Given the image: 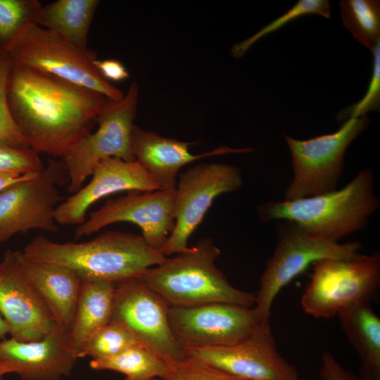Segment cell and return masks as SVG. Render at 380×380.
Wrapping results in <instances>:
<instances>
[{"label":"cell","instance_id":"ab89813d","mask_svg":"<svg viewBox=\"0 0 380 380\" xmlns=\"http://www.w3.org/2000/svg\"><path fill=\"white\" fill-rule=\"evenodd\" d=\"M299 380H305V379H300Z\"/></svg>","mask_w":380,"mask_h":380},{"label":"cell","instance_id":"1f68e13d","mask_svg":"<svg viewBox=\"0 0 380 380\" xmlns=\"http://www.w3.org/2000/svg\"><path fill=\"white\" fill-rule=\"evenodd\" d=\"M44 165L32 148H18L0 139V171L40 172Z\"/></svg>","mask_w":380,"mask_h":380},{"label":"cell","instance_id":"4316f807","mask_svg":"<svg viewBox=\"0 0 380 380\" xmlns=\"http://www.w3.org/2000/svg\"><path fill=\"white\" fill-rule=\"evenodd\" d=\"M42 8L37 0H0V50L25 26L37 25Z\"/></svg>","mask_w":380,"mask_h":380},{"label":"cell","instance_id":"3957f363","mask_svg":"<svg viewBox=\"0 0 380 380\" xmlns=\"http://www.w3.org/2000/svg\"><path fill=\"white\" fill-rule=\"evenodd\" d=\"M379 205L373 172L365 168L341 189L296 200L269 201L258 205L256 213L261 222H291L311 235L339 242L365 229Z\"/></svg>","mask_w":380,"mask_h":380},{"label":"cell","instance_id":"5bb4252c","mask_svg":"<svg viewBox=\"0 0 380 380\" xmlns=\"http://www.w3.org/2000/svg\"><path fill=\"white\" fill-rule=\"evenodd\" d=\"M175 189L128 191L125 196L108 199L89 213L88 219L76 228L74 239L89 236L114 223L127 222L139 226L146 243L161 252L175 226Z\"/></svg>","mask_w":380,"mask_h":380},{"label":"cell","instance_id":"4dcf8cb0","mask_svg":"<svg viewBox=\"0 0 380 380\" xmlns=\"http://www.w3.org/2000/svg\"><path fill=\"white\" fill-rule=\"evenodd\" d=\"M163 380H244L186 357L170 360Z\"/></svg>","mask_w":380,"mask_h":380},{"label":"cell","instance_id":"ac0fdd59","mask_svg":"<svg viewBox=\"0 0 380 380\" xmlns=\"http://www.w3.org/2000/svg\"><path fill=\"white\" fill-rule=\"evenodd\" d=\"M160 189L147 172L137 161L109 158L94 168L90 181L60 203L55 220L62 225H80L87 212L96 201L120 191H152Z\"/></svg>","mask_w":380,"mask_h":380},{"label":"cell","instance_id":"d6986e66","mask_svg":"<svg viewBox=\"0 0 380 380\" xmlns=\"http://www.w3.org/2000/svg\"><path fill=\"white\" fill-rule=\"evenodd\" d=\"M195 142H185L144 130L134 125L132 135V153L137 161L158 184L160 189H176L180 169L205 157L231 153H246L251 148L220 146L200 154H193L189 147Z\"/></svg>","mask_w":380,"mask_h":380},{"label":"cell","instance_id":"d6a6232c","mask_svg":"<svg viewBox=\"0 0 380 380\" xmlns=\"http://www.w3.org/2000/svg\"><path fill=\"white\" fill-rule=\"evenodd\" d=\"M319 374L321 380H362L359 375L341 365L329 352L322 355Z\"/></svg>","mask_w":380,"mask_h":380},{"label":"cell","instance_id":"9a60e30c","mask_svg":"<svg viewBox=\"0 0 380 380\" xmlns=\"http://www.w3.org/2000/svg\"><path fill=\"white\" fill-rule=\"evenodd\" d=\"M185 357L244 380H299L297 368L279 352L270 321L228 346L186 348Z\"/></svg>","mask_w":380,"mask_h":380},{"label":"cell","instance_id":"ffe728a7","mask_svg":"<svg viewBox=\"0 0 380 380\" xmlns=\"http://www.w3.org/2000/svg\"><path fill=\"white\" fill-rule=\"evenodd\" d=\"M19 265L57 323L70 331L82 279L72 270L55 263L37 261L15 251Z\"/></svg>","mask_w":380,"mask_h":380},{"label":"cell","instance_id":"d590c367","mask_svg":"<svg viewBox=\"0 0 380 380\" xmlns=\"http://www.w3.org/2000/svg\"><path fill=\"white\" fill-rule=\"evenodd\" d=\"M9 334L8 326L2 317L0 315V341L6 338V336Z\"/></svg>","mask_w":380,"mask_h":380},{"label":"cell","instance_id":"7c38bea8","mask_svg":"<svg viewBox=\"0 0 380 380\" xmlns=\"http://www.w3.org/2000/svg\"><path fill=\"white\" fill-rule=\"evenodd\" d=\"M170 306L139 277L115 284L111 320L165 360L185 357L169 319Z\"/></svg>","mask_w":380,"mask_h":380},{"label":"cell","instance_id":"2e32d148","mask_svg":"<svg viewBox=\"0 0 380 380\" xmlns=\"http://www.w3.org/2000/svg\"><path fill=\"white\" fill-rule=\"evenodd\" d=\"M0 267V315L10 336L24 342L44 338L58 324L22 271L15 251H6Z\"/></svg>","mask_w":380,"mask_h":380},{"label":"cell","instance_id":"30bf717a","mask_svg":"<svg viewBox=\"0 0 380 380\" xmlns=\"http://www.w3.org/2000/svg\"><path fill=\"white\" fill-rule=\"evenodd\" d=\"M63 160L50 158L34 178L0 193V245L18 233L32 229L57 232L55 210L63 201L58 186L68 184Z\"/></svg>","mask_w":380,"mask_h":380},{"label":"cell","instance_id":"d4e9b609","mask_svg":"<svg viewBox=\"0 0 380 380\" xmlns=\"http://www.w3.org/2000/svg\"><path fill=\"white\" fill-rule=\"evenodd\" d=\"M339 7L343 25L360 44L373 51L380 42V1L341 0Z\"/></svg>","mask_w":380,"mask_h":380},{"label":"cell","instance_id":"74e56055","mask_svg":"<svg viewBox=\"0 0 380 380\" xmlns=\"http://www.w3.org/2000/svg\"><path fill=\"white\" fill-rule=\"evenodd\" d=\"M152 380H163V379H159V378H156V379H152Z\"/></svg>","mask_w":380,"mask_h":380},{"label":"cell","instance_id":"e0dca14e","mask_svg":"<svg viewBox=\"0 0 380 380\" xmlns=\"http://www.w3.org/2000/svg\"><path fill=\"white\" fill-rule=\"evenodd\" d=\"M77 359L69 330L60 324L37 341H0V364L23 380H61Z\"/></svg>","mask_w":380,"mask_h":380},{"label":"cell","instance_id":"603a6c76","mask_svg":"<svg viewBox=\"0 0 380 380\" xmlns=\"http://www.w3.org/2000/svg\"><path fill=\"white\" fill-rule=\"evenodd\" d=\"M98 0H58L42 6L37 25L87 49L89 29L99 4Z\"/></svg>","mask_w":380,"mask_h":380},{"label":"cell","instance_id":"5b68a950","mask_svg":"<svg viewBox=\"0 0 380 380\" xmlns=\"http://www.w3.org/2000/svg\"><path fill=\"white\" fill-rule=\"evenodd\" d=\"M2 51L13 65L80 85L110 101L125 96L98 71L95 51L81 49L38 25L25 26Z\"/></svg>","mask_w":380,"mask_h":380},{"label":"cell","instance_id":"b9f144b4","mask_svg":"<svg viewBox=\"0 0 380 380\" xmlns=\"http://www.w3.org/2000/svg\"><path fill=\"white\" fill-rule=\"evenodd\" d=\"M124 380H127V379H125Z\"/></svg>","mask_w":380,"mask_h":380},{"label":"cell","instance_id":"484cf974","mask_svg":"<svg viewBox=\"0 0 380 380\" xmlns=\"http://www.w3.org/2000/svg\"><path fill=\"white\" fill-rule=\"evenodd\" d=\"M137 343H141L127 328L110 321L87 340L78 352L77 357H108Z\"/></svg>","mask_w":380,"mask_h":380},{"label":"cell","instance_id":"e575fe53","mask_svg":"<svg viewBox=\"0 0 380 380\" xmlns=\"http://www.w3.org/2000/svg\"><path fill=\"white\" fill-rule=\"evenodd\" d=\"M39 173L0 171V193L18 182L34 178Z\"/></svg>","mask_w":380,"mask_h":380},{"label":"cell","instance_id":"f35d334b","mask_svg":"<svg viewBox=\"0 0 380 380\" xmlns=\"http://www.w3.org/2000/svg\"><path fill=\"white\" fill-rule=\"evenodd\" d=\"M0 380H4V376H0Z\"/></svg>","mask_w":380,"mask_h":380},{"label":"cell","instance_id":"60d3db41","mask_svg":"<svg viewBox=\"0 0 380 380\" xmlns=\"http://www.w3.org/2000/svg\"><path fill=\"white\" fill-rule=\"evenodd\" d=\"M0 271H1V267H0Z\"/></svg>","mask_w":380,"mask_h":380},{"label":"cell","instance_id":"8992f818","mask_svg":"<svg viewBox=\"0 0 380 380\" xmlns=\"http://www.w3.org/2000/svg\"><path fill=\"white\" fill-rule=\"evenodd\" d=\"M312 265L300 301L309 315L331 318L348 308L372 304L376 299L380 289L379 251L350 258H324Z\"/></svg>","mask_w":380,"mask_h":380},{"label":"cell","instance_id":"7a4b0ae2","mask_svg":"<svg viewBox=\"0 0 380 380\" xmlns=\"http://www.w3.org/2000/svg\"><path fill=\"white\" fill-rule=\"evenodd\" d=\"M22 252L37 261L65 266L81 279L115 284L140 277L167 258L149 246L141 235L120 231H106L80 243L56 242L37 235Z\"/></svg>","mask_w":380,"mask_h":380},{"label":"cell","instance_id":"44dd1931","mask_svg":"<svg viewBox=\"0 0 380 380\" xmlns=\"http://www.w3.org/2000/svg\"><path fill=\"white\" fill-rule=\"evenodd\" d=\"M360 360L362 380H380V318L372 304L351 306L336 315Z\"/></svg>","mask_w":380,"mask_h":380},{"label":"cell","instance_id":"8fae6325","mask_svg":"<svg viewBox=\"0 0 380 380\" xmlns=\"http://www.w3.org/2000/svg\"><path fill=\"white\" fill-rule=\"evenodd\" d=\"M241 170L218 163L198 164L177 178L175 199V226L162 250L166 257L189 249L188 241L219 196L239 190Z\"/></svg>","mask_w":380,"mask_h":380},{"label":"cell","instance_id":"7402d4cb","mask_svg":"<svg viewBox=\"0 0 380 380\" xmlns=\"http://www.w3.org/2000/svg\"><path fill=\"white\" fill-rule=\"evenodd\" d=\"M115 284L82 279L75 316L70 329L72 344L78 352L87 340L111 320Z\"/></svg>","mask_w":380,"mask_h":380},{"label":"cell","instance_id":"cb8c5ba5","mask_svg":"<svg viewBox=\"0 0 380 380\" xmlns=\"http://www.w3.org/2000/svg\"><path fill=\"white\" fill-rule=\"evenodd\" d=\"M89 365L96 370L120 372L127 380L163 379L167 372L166 360L141 343L111 357L91 359Z\"/></svg>","mask_w":380,"mask_h":380},{"label":"cell","instance_id":"836d02e7","mask_svg":"<svg viewBox=\"0 0 380 380\" xmlns=\"http://www.w3.org/2000/svg\"><path fill=\"white\" fill-rule=\"evenodd\" d=\"M94 64L100 74L108 82H119L129 77L124 65L116 59L95 60Z\"/></svg>","mask_w":380,"mask_h":380},{"label":"cell","instance_id":"83f0119b","mask_svg":"<svg viewBox=\"0 0 380 380\" xmlns=\"http://www.w3.org/2000/svg\"><path fill=\"white\" fill-rule=\"evenodd\" d=\"M316 14L331 18V6L328 0H299L288 11L276 18L244 41L235 44L231 53L235 58L242 57L250 47L267 34L280 29L284 25L303 15Z\"/></svg>","mask_w":380,"mask_h":380},{"label":"cell","instance_id":"ba28073f","mask_svg":"<svg viewBox=\"0 0 380 380\" xmlns=\"http://www.w3.org/2000/svg\"><path fill=\"white\" fill-rule=\"evenodd\" d=\"M369 122L367 115L350 118L335 132L305 140L284 134L293 168V179L284 192L285 199L315 196L337 189L346 151Z\"/></svg>","mask_w":380,"mask_h":380},{"label":"cell","instance_id":"f1b7e54d","mask_svg":"<svg viewBox=\"0 0 380 380\" xmlns=\"http://www.w3.org/2000/svg\"><path fill=\"white\" fill-rule=\"evenodd\" d=\"M11 67V61L0 50V139L15 148H29L30 147L16 125L8 104L7 82Z\"/></svg>","mask_w":380,"mask_h":380},{"label":"cell","instance_id":"8d00e7d4","mask_svg":"<svg viewBox=\"0 0 380 380\" xmlns=\"http://www.w3.org/2000/svg\"><path fill=\"white\" fill-rule=\"evenodd\" d=\"M8 373H9L8 370L5 367H4L3 365L0 364V376H4L5 374H8Z\"/></svg>","mask_w":380,"mask_h":380},{"label":"cell","instance_id":"52a82bcc","mask_svg":"<svg viewBox=\"0 0 380 380\" xmlns=\"http://www.w3.org/2000/svg\"><path fill=\"white\" fill-rule=\"evenodd\" d=\"M275 229V248L266 262L255 294L253 308L260 322L270 321L272 304L279 291L310 265L324 258H353L362 246L357 241L341 243L311 235L289 221Z\"/></svg>","mask_w":380,"mask_h":380},{"label":"cell","instance_id":"277c9868","mask_svg":"<svg viewBox=\"0 0 380 380\" xmlns=\"http://www.w3.org/2000/svg\"><path fill=\"white\" fill-rule=\"evenodd\" d=\"M221 251L210 239H201L139 277L170 307L224 303L253 307L255 294L233 286L216 267Z\"/></svg>","mask_w":380,"mask_h":380},{"label":"cell","instance_id":"6da1fadb","mask_svg":"<svg viewBox=\"0 0 380 380\" xmlns=\"http://www.w3.org/2000/svg\"><path fill=\"white\" fill-rule=\"evenodd\" d=\"M108 100L96 91L11 63L8 107L27 143L39 154L61 158L91 132Z\"/></svg>","mask_w":380,"mask_h":380},{"label":"cell","instance_id":"f546056e","mask_svg":"<svg viewBox=\"0 0 380 380\" xmlns=\"http://www.w3.org/2000/svg\"><path fill=\"white\" fill-rule=\"evenodd\" d=\"M373 52V68L367 93L357 103L341 110L336 120L343 123L353 118L365 115L369 111H379L380 108V42Z\"/></svg>","mask_w":380,"mask_h":380},{"label":"cell","instance_id":"9c48e42d","mask_svg":"<svg viewBox=\"0 0 380 380\" xmlns=\"http://www.w3.org/2000/svg\"><path fill=\"white\" fill-rule=\"evenodd\" d=\"M139 95L138 84L133 82L120 101L108 100L97 118L96 130L82 138L61 158L68 175V193L77 192L103 160H135L132 135Z\"/></svg>","mask_w":380,"mask_h":380},{"label":"cell","instance_id":"4fadbf2b","mask_svg":"<svg viewBox=\"0 0 380 380\" xmlns=\"http://www.w3.org/2000/svg\"><path fill=\"white\" fill-rule=\"evenodd\" d=\"M169 319L184 349L236 344L251 336L261 323L253 307L224 303L170 307Z\"/></svg>","mask_w":380,"mask_h":380}]
</instances>
